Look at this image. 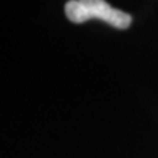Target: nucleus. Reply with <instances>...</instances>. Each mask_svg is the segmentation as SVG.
<instances>
[{
    "label": "nucleus",
    "mask_w": 158,
    "mask_h": 158,
    "mask_svg": "<svg viewBox=\"0 0 158 158\" xmlns=\"http://www.w3.org/2000/svg\"><path fill=\"white\" fill-rule=\"evenodd\" d=\"M64 12L68 19L73 23L100 19L117 29H126L132 22L129 13L110 6L106 0H69L64 6Z\"/></svg>",
    "instance_id": "obj_1"
}]
</instances>
